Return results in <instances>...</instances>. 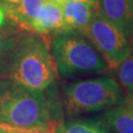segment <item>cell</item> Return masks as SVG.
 <instances>
[{"label":"cell","mask_w":133,"mask_h":133,"mask_svg":"<svg viewBox=\"0 0 133 133\" xmlns=\"http://www.w3.org/2000/svg\"><path fill=\"white\" fill-rule=\"evenodd\" d=\"M57 74L48 38L25 32L15 48L9 79L28 89L44 91Z\"/></svg>","instance_id":"cell-1"},{"label":"cell","mask_w":133,"mask_h":133,"mask_svg":"<svg viewBox=\"0 0 133 133\" xmlns=\"http://www.w3.org/2000/svg\"><path fill=\"white\" fill-rule=\"evenodd\" d=\"M0 123L24 128H48L57 122L43 91L11 80L0 81Z\"/></svg>","instance_id":"cell-2"},{"label":"cell","mask_w":133,"mask_h":133,"mask_svg":"<svg viewBox=\"0 0 133 133\" xmlns=\"http://www.w3.org/2000/svg\"><path fill=\"white\" fill-rule=\"evenodd\" d=\"M50 52L57 73L74 78L108 70V64L86 36L79 31L66 30L52 36Z\"/></svg>","instance_id":"cell-3"},{"label":"cell","mask_w":133,"mask_h":133,"mask_svg":"<svg viewBox=\"0 0 133 133\" xmlns=\"http://www.w3.org/2000/svg\"><path fill=\"white\" fill-rule=\"evenodd\" d=\"M63 93L64 109L69 116L108 110L125 101L118 82L109 76L70 83L64 87Z\"/></svg>","instance_id":"cell-4"},{"label":"cell","mask_w":133,"mask_h":133,"mask_svg":"<svg viewBox=\"0 0 133 133\" xmlns=\"http://www.w3.org/2000/svg\"><path fill=\"white\" fill-rule=\"evenodd\" d=\"M83 34L101 53L109 68H116L133 50L132 43L97 8Z\"/></svg>","instance_id":"cell-5"},{"label":"cell","mask_w":133,"mask_h":133,"mask_svg":"<svg viewBox=\"0 0 133 133\" xmlns=\"http://www.w3.org/2000/svg\"><path fill=\"white\" fill-rule=\"evenodd\" d=\"M96 8L133 44V11L129 0H99Z\"/></svg>","instance_id":"cell-6"},{"label":"cell","mask_w":133,"mask_h":133,"mask_svg":"<svg viewBox=\"0 0 133 133\" xmlns=\"http://www.w3.org/2000/svg\"><path fill=\"white\" fill-rule=\"evenodd\" d=\"M62 31H65V26L60 4L44 1L38 18L34 22L32 33L48 38Z\"/></svg>","instance_id":"cell-7"},{"label":"cell","mask_w":133,"mask_h":133,"mask_svg":"<svg viewBox=\"0 0 133 133\" xmlns=\"http://www.w3.org/2000/svg\"><path fill=\"white\" fill-rule=\"evenodd\" d=\"M60 6L65 31L73 30L81 33L86 30L96 10V5L77 0H65Z\"/></svg>","instance_id":"cell-8"},{"label":"cell","mask_w":133,"mask_h":133,"mask_svg":"<svg viewBox=\"0 0 133 133\" xmlns=\"http://www.w3.org/2000/svg\"><path fill=\"white\" fill-rule=\"evenodd\" d=\"M44 0H22L16 5H2L7 19L25 32L32 33L34 22L43 8Z\"/></svg>","instance_id":"cell-9"},{"label":"cell","mask_w":133,"mask_h":133,"mask_svg":"<svg viewBox=\"0 0 133 133\" xmlns=\"http://www.w3.org/2000/svg\"><path fill=\"white\" fill-rule=\"evenodd\" d=\"M25 33L14 23L0 27V79L9 77L10 67L19 38Z\"/></svg>","instance_id":"cell-10"},{"label":"cell","mask_w":133,"mask_h":133,"mask_svg":"<svg viewBox=\"0 0 133 133\" xmlns=\"http://www.w3.org/2000/svg\"><path fill=\"white\" fill-rule=\"evenodd\" d=\"M108 129L115 133H133V110L125 104L108 109L103 115Z\"/></svg>","instance_id":"cell-11"},{"label":"cell","mask_w":133,"mask_h":133,"mask_svg":"<svg viewBox=\"0 0 133 133\" xmlns=\"http://www.w3.org/2000/svg\"><path fill=\"white\" fill-rule=\"evenodd\" d=\"M103 116L96 118H82L68 122H59L53 133H108Z\"/></svg>","instance_id":"cell-12"},{"label":"cell","mask_w":133,"mask_h":133,"mask_svg":"<svg viewBox=\"0 0 133 133\" xmlns=\"http://www.w3.org/2000/svg\"><path fill=\"white\" fill-rule=\"evenodd\" d=\"M118 84L122 88L125 98L133 97V50L123 62L115 68Z\"/></svg>","instance_id":"cell-13"},{"label":"cell","mask_w":133,"mask_h":133,"mask_svg":"<svg viewBox=\"0 0 133 133\" xmlns=\"http://www.w3.org/2000/svg\"><path fill=\"white\" fill-rule=\"evenodd\" d=\"M55 125L48 128H24L9 124L0 123V133H53Z\"/></svg>","instance_id":"cell-14"},{"label":"cell","mask_w":133,"mask_h":133,"mask_svg":"<svg viewBox=\"0 0 133 133\" xmlns=\"http://www.w3.org/2000/svg\"><path fill=\"white\" fill-rule=\"evenodd\" d=\"M8 21H9V20L7 19V17H6L4 9H3L2 5L0 4V27H2L3 25H5Z\"/></svg>","instance_id":"cell-15"},{"label":"cell","mask_w":133,"mask_h":133,"mask_svg":"<svg viewBox=\"0 0 133 133\" xmlns=\"http://www.w3.org/2000/svg\"><path fill=\"white\" fill-rule=\"evenodd\" d=\"M22 0H0V4L10 6V5H16L20 3Z\"/></svg>","instance_id":"cell-16"},{"label":"cell","mask_w":133,"mask_h":133,"mask_svg":"<svg viewBox=\"0 0 133 133\" xmlns=\"http://www.w3.org/2000/svg\"><path fill=\"white\" fill-rule=\"evenodd\" d=\"M124 104L133 110V97H127V98H125Z\"/></svg>","instance_id":"cell-17"},{"label":"cell","mask_w":133,"mask_h":133,"mask_svg":"<svg viewBox=\"0 0 133 133\" xmlns=\"http://www.w3.org/2000/svg\"><path fill=\"white\" fill-rule=\"evenodd\" d=\"M44 1H48V2H52V3H56V4H61L62 2H64L65 0H44Z\"/></svg>","instance_id":"cell-18"},{"label":"cell","mask_w":133,"mask_h":133,"mask_svg":"<svg viewBox=\"0 0 133 133\" xmlns=\"http://www.w3.org/2000/svg\"><path fill=\"white\" fill-rule=\"evenodd\" d=\"M88 1H89L90 3H92V4L96 5L97 3H98V1H99V0H88Z\"/></svg>","instance_id":"cell-19"},{"label":"cell","mask_w":133,"mask_h":133,"mask_svg":"<svg viewBox=\"0 0 133 133\" xmlns=\"http://www.w3.org/2000/svg\"><path fill=\"white\" fill-rule=\"evenodd\" d=\"M129 2H130V5L132 7V11H133V0H129Z\"/></svg>","instance_id":"cell-20"},{"label":"cell","mask_w":133,"mask_h":133,"mask_svg":"<svg viewBox=\"0 0 133 133\" xmlns=\"http://www.w3.org/2000/svg\"><path fill=\"white\" fill-rule=\"evenodd\" d=\"M108 133H109V132H108Z\"/></svg>","instance_id":"cell-21"}]
</instances>
